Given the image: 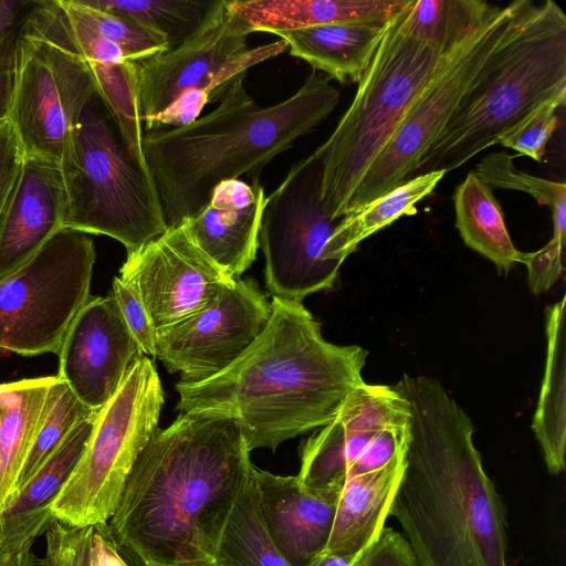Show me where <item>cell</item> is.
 Returning a JSON list of instances; mask_svg holds the SVG:
<instances>
[{
    "label": "cell",
    "mask_w": 566,
    "mask_h": 566,
    "mask_svg": "<svg viewBox=\"0 0 566 566\" xmlns=\"http://www.w3.org/2000/svg\"><path fill=\"white\" fill-rule=\"evenodd\" d=\"M57 356L56 377L98 412L144 353L111 291L106 296L91 297L78 311Z\"/></svg>",
    "instance_id": "16"
},
{
    "label": "cell",
    "mask_w": 566,
    "mask_h": 566,
    "mask_svg": "<svg viewBox=\"0 0 566 566\" xmlns=\"http://www.w3.org/2000/svg\"><path fill=\"white\" fill-rule=\"evenodd\" d=\"M66 193L59 165L23 157L0 217V281L25 264L64 228Z\"/></svg>",
    "instance_id": "18"
},
{
    "label": "cell",
    "mask_w": 566,
    "mask_h": 566,
    "mask_svg": "<svg viewBox=\"0 0 566 566\" xmlns=\"http://www.w3.org/2000/svg\"><path fill=\"white\" fill-rule=\"evenodd\" d=\"M492 62L424 153L412 178L454 170L536 109L566 101V14L553 0L514 1Z\"/></svg>",
    "instance_id": "5"
},
{
    "label": "cell",
    "mask_w": 566,
    "mask_h": 566,
    "mask_svg": "<svg viewBox=\"0 0 566 566\" xmlns=\"http://www.w3.org/2000/svg\"><path fill=\"white\" fill-rule=\"evenodd\" d=\"M350 566H420L409 543L391 527H384Z\"/></svg>",
    "instance_id": "37"
},
{
    "label": "cell",
    "mask_w": 566,
    "mask_h": 566,
    "mask_svg": "<svg viewBox=\"0 0 566 566\" xmlns=\"http://www.w3.org/2000/svg\"><path fill=\"white\" fill-rule=\"evenodd\" d=\"M565 302L546 308L547 350L545 370L532 429L541 446L548 472L565 470L566 453V332Z\"/></svg>",
    "instance_id": "25"
},
{
    "label": "cell",
    "mask_w": 566,
    "mask_h": 566,
    "mask_svg": "<svg viewBox=\"0 0 566 566\" xmlns=\"http://www.w3.org/2000/svg\"><path fill=\"white\" fill-rule=\"evenodd\" d=\"M473 172L493 189L526 192L552 211L553 221H566V185L532 176L515 168L506 151L491 153L475 166Z\"/></svg>",
    "instance_id": "33"
},
{
    "label": "cell",
    "mask_w": 566,
    "mask_h": 566,
    "mask_svg": "<svg viewBox=\"0 0 566 566\" xmlns=\"http://www.w3.org/2000/svg\"><path fill=\"white\" fill-rule=\"evenodd\" d=\"M252 474L272 542L291 566H307L327 545L342 489L311 488L254 465Z\"/></svg>",
    "instance_id": "17"
},
{
    "label": "cell",
    "mask_w": 566,
    "mask_h": 566,
    "mask_svg": "<svg viewBox=\"0 0 566 566\" xmlns=\"http://www.w3.org/2000/svg\"><path fill=\"white\" fill-rule=\"evenodd\" d=\"M60 3L97 35L117 45L128 61L146 59L167 50L165 36L128 17L96 9L84 0H60Z\"/></svg>",
    "instance_id": "32"
},
{
    "label": "cell",
    "mask_w": 566,
    "mask_h": 566,
    "mask_svg": "<svg viewBox=\"0 0 566 566\" xmlns=\"http://www.w3.org/2000/svg\"><path fill=\"white\" fill-rule=\"evenodd\" d=\"M96 92L59 0H35L15 48L9 122L23 157L59 165L67 136Z\"/></svg>",
    "instance_id": "8"
},
{
    "label": "cell",
    "mask_w": 566,
    "mask_h": 566,
    "mask_svg": "<svg viewBox=\"0 0 566 566\" xmlns=\"http://www.w3.org/2000/svg\"><path fill=\"white\" fill-rule=\"evenodd\" d=\"M92 526L77 527L74 566H91Z\"/></svg>",
    "instance_id": "43"
},
{
    "label": "cell",
    "mask_w": 566,
    "mask_h": 566,
    "mask_svg": "<svg viewBox=\"0 0 566 566\" xmlns=\"http://www.w3.org/2000/svg\"><path fill=\"white\" fill-rule=\"evenodd\" d=\"M55 376L0 385V515L17 496L18 481L34 444Z\"/></svg>",
    "instance_id": "24"
},
{
    "label": "cell",
    "mask_w": 566,
    "mask_h": 566,
    "mask_svg": "<svg viewBox=\"0 0 566 566\" xmlns=\"http://www.w3.org/2000/svg\"><path fill=\"white\" fill-rule=\"evenodd\" d=\"M272 305L253 280L238 279L209 306L156 331L154 356L187 384L233 364L264 329Z\"/></svg>",
    "instance_id": "14"
},
{
    "label": "cell",
    "mask_w": 566,
    "mask_h": 566,
    "mask_svg": "<svg viewBox=\"0 0 566 566\" xmlns=\"http://www.w3.org/2000/svg\"><path fill=\"white\" fill-rule=\"evenodd\" d=\"M96 9L128 17L161 34L167 50L193 35L221 0H84Z\"/></svg>",
    "instance_id": "30"
},
{
    "label": "cell",
    "mask_w": 566,
    "mask_h": 566,
    "mask_svg": "<svg viewBox=\"0 0 566 566\" xmlns=\"http://www.w3.org/2000/svg\"><path fill=\"white\" fill-rule=\"evenodd\" d=\"M164 401L157 369L144 355L97 412L78 462L50 506L54 520L78 528L108 523L135 462L159 430Z\"/></svg>",
    "instance_id": "9"
},
{
    "label": "cell",
    "mask_w": 566,
    "mask_h": 566,
    "mask_svg": "<svg viewBox=\"0 0 566 566\" xmlns=\"http://www.w3.org/2000/svg\"><path fill=\"white\" fill-rule=\"evenodd\" d=\"M410 407L406 467L390 515L420 566H509L504 503L473 443L474 426L434 378L394 386Z\"/></svg>",
    "instance_id": "2"
},
{
    "label": "cell",
    "mask_w": 566,
    "mask_h": 566,
    "mask_svg": "<svg viewBox=\"0 0 566 566\" xmlns=\"http://www.w3.org/2000/svg\"><path fill=\"white\" fill-rule=\"evenodd\" d=\"M239 75L213 99L219 105L185 126L144 132L142 151L167 229L197 216L222 181L264 167L336 108L339 91L313 71L286 99L260 106Z\"/></svg>",
    "instance_id": "4"
},
{
    "label": "cell",
    "mask_w": 566,
    "mask_h": 566,
    "mask_svg": "<svg viewBox=\"0 0 566 566\" xmlns=\"http://www.w3.org/2000/svg\"><path fill=\"white\" fill-rule=\"evenodd\" d=\"M405 467L406 452L377 471L345 481L332 532L321 554L357 555L375 541L390 515Z\"/></svg>",
    "instance_id": "21"
},
{
    "label": "cell",
    "mask_w": 566,
    "mask_h": 566,
    "mask_svg": "<svg viewBox=\"0 0 566 566\" xmlns=\"http://www.w3.org/2000/svg\"><path fill=\"white\" fill-rule=\"evenodd\" d=\"M119 276L137 291L156 331L209 306L238 280L193 243L184 224L127 255Z\"/></svg>",
    "instance_id": "15"
},
{
    "label": "cell",
    "mask_w": 566,
    "mask_h": 566,
    "mask_svg": "<svg viewBox=\"0 0 566 566\" xmlns=\"http://www.w3.org/2000/svg\"><path fill=\"white\" fill-rule=\"evenodd\" d=\"M356 555L319 554L307 566H350Z\"/></svg>",
    "instance_id": "44"
},
{
    "label": "cell",
    "mask_w": 566,
    "mask_h": 566,
    "mask_svg": "<svg viewBox=\"0 0 566 566\" xmlns=\"http://www.w3.org/2000/svg\"><path fill=\"white\" fill-rule=\"evenodd\" d=\"M548 243L536 252H525L523 264L527 268L530 290L538 295L548 291L564 274L566 230L553 228Z\"/></svg>",
    "instance_id": "35"
},
{
    "label": "cell",
    "mask_w": 566,
    "mask_h": 566,
    "mask_svg": "<svg viewBox=\"0 0 566 566\" xmlns=\"http://www.w3.org/2000/svg\"><path fill=\"white\" fill-rule=\"evenodd\" d=\"M403 8L388 20L349 107L314 150L322 167L321 198L333 220L344 217L363 175L450 50L406 35L401 30Z\"/></svg>",
    "instance_id": "7"
},
{
    "label": "cell",
    "mask_w": 566,
    "mask_h": 566,
    "mask_svg": "<svg viewBox=\"0 0 566 566\" xmlns=\"http://www.w3.org/2000/svg\"><path fill=\"white\" fill-rule=\"evenodd\" d=\"M452 200L455 227L469 248L492 261L499 271L509 272L523 263L525 252L515 248L493 190L473 170L457 186Z\"/></svg>",
    "instance_id": "26"
},
{
    "label": "cell",
    "mask_w": 566,
    "mask_h": 566,
    "mask_svg": "<svg viewBox=\"0 0 566 566\" xmlns=\"http://www.w3.org/2000/svg\"><path fill=\"white\" fill-rule=\"evenodd\" d=\"M112 292L126 325L145 355L154 356L156 329L137 291L120 276L113 280Z\"/></svg>",
    "instance_id": "36"
},
{
    "label": "cell",
    "mask_w": 566,
    "mask_h": 566,
    "mask_svg": "<svg viewBox=\"0 0 566 566\" xmlns=\"http://www.w3.org/2000/svg\"><path fill=\"white\" fill-rule=\"evenodd\" d=\"M8 566H42V560L33 553L32 546H29L13 555Z\"/></svg>",
    "instance_id": "45"
},
{
    "label": "cell",
    "mask_w": 566,
    "mask_h": 566,
    "mask_svg": "<svg viewBox=\"0 0 566 566\" xmlns=\"http://www.w3.org/2000/svg\"><path fill=\"white\" fill-rule=\"evenodd\" d=\"M256 339L227 369L193 384L178 381L177 409L234 418L250 451L281 443L333 421L365 380L368 352L327 342L302 302L272 297Z\"/></svg>",
    "instance_id": "3"
},
{
    "label": "cell",
    "mask_w": 566,
    "mask_h": 566,
    "mask_svg": "<svg viewBox=\"0 0 566 566\" xmlns=\"http://www.w3.org/2000/svg\"><path fill=\"white\" fill-rule=\"evenodd\" d=\"M35 0H0V43L19 29Z\"/></svg>",
    "instance_id": "42"
},
{
    "label": "cell",
    "mask_w": 566,
    "mask_h": 566,
    "mask_svg": "<svg viewBox=\"0 0 566 566\" xmlns=\"http://www.w3.org/2000/svg\"><path fill=\"white\" fill-rule=\"evenodd\" d=\"M20 28L0 43V124L9 120L12 108L15 87V48Z\"/></svg>",
    "instance_id": "40"
},
{
    "label": "cell",
    "mask_w": 566,
    "mask_h": 566,
    "mask_svg": "<svg viewBox=\"0 0 566 566\" xmlns=\"http://www.w3.org/2000/svg\"><path fill=\"white\" fill-rule=\"evenodd\" d=\"M321 179V160L313 153L295 163L265 199L259 245L272 297L302 302L336 285L342 264L324 253L340 219L333 220L322 201Z\"/></svg>",
    "instance_id": "12"
},
{
    "label": "cell",
    "mask_w": 566,
    "mask_h": 566,
    "mask_svg": "<svg viewBox=\"0 0 566 566\" xmlns=\"http://www.w3.org/2000/svg\"><path fill=\"white\" fill-rule=\"evenodd\" d=\"M22 151L10 122L0 124V217L22 164Z\"/></svg>",
    "instance_id": "38"
},
{
    "label": "cell",
    "mask_w": 566,
    "mask_h": 566,
    "mask_svg": "<svg viewBox=\"0 0 566 566\" xmlns=\"http://www.w3.org/2000/svg\"><path fill=\"white\" fill-rule=\"evenodd\" d=\"M248 22L221 0L202 27L180 45L130 61L139 120L144 128L182 93L198 88L210 103L253 65L287 50L283 40L248 48Z\"/></svg>",
    "instance_id": "13"
},
{
    "label": "cell",
    "mask_w": 566,
    "mask_h": 566,
    "mask_svg": "<svg viewBox=\"0 0 566 566\" xmlns=\"http://www.w3.org/2000/svg\"><path fill=\"white\" fill-rule=\"evenodd\" d=\"M388 22V21H387ZM335 23L276 32L289 53L338 83H358L386 24Z\"/></svg>",
    "instance_id": "22"
},
{
    "label": "cell",
    "mask_w": 566,
    "mask_h": 566,
    "mask_svg": "<svg viewBox=\"0 0 566 566\" xmlns=\"http://www.w3.org/2000/svg\"><path fill=\"white\" fill-rule=\"evenodd\" d=\"M213 562L216 566H291L264 526L253 474L227 518Z\"/></svg>",
    "instance_id": "28"
},
{
    "label": "cell",
    "mask_w": 566,
    "mask_h": 566,
    "mask_svg": "<svg viewBox=\"0 0 566 566\" xmlns=\"http://www.w3.org/2000/svg\"><path fill=\"white\" fill-rule=\"evenodd\" d=\"M261 181H222L206 207L182 223L193 243L233 279L252 265L265 203Z\"/></svg>",
    "instance_id": "19"
},
{
    "label": "cell",
    "mask_w": 566,
    "mask_h": 566,
    "mask_svg": "<svg viewBox=\"0 0 566 566\" xmlns=\"http://www.w3.org/2000/svg\"><path fill=\"white\" fill-rule=\"evenodd\" d=\"M153 566V565H147ZM170 566H216L213 562L209 560H201V562H193V563H185V564H177V565H170Z\"/></svg>",
    "instance_id": "46"
},
{
    "label": "cell",
    "mask_w": 566,
    "mask_h": 566,
    "mask_svg": "<svg viewBox=\"0 0 566 566\" xmlns=\"http://www.w3.org/2000/svg\"><path fill=\"white\" fill-rule=\"evenodd\" d=\"M15 555V554H14ZM13 555H10L0 549V566H8Z\"/></svg>",
    "instance_id": "47"
},
{
    "label": "cell",
    "mask_w": 566,
    "mask_h": 566,
    "mask_svg": "<svg viewBox=\"0 0 566 566\" xmlns=\"http://www.w3.org/2000/svg\"><path fill=\"white\" fill-rule=\"evenodd\" d=\"M77 527L54 521L45 532L42 566H74Z\"/></svg>",
    "instance_id": "39"
},
{
    "label": "cell",
    "mask_w": 566,
    "mask_h": 566,
    "mask_svg": "<svg viewBox=\"0 0 566 566\" xmlns=\"http://www.w3.org/2000/svg\"><path fill=\"white\" fill-rule=\"evenodd\" d=\"M562 106L564 105L560 103H551L536 109L499 144L541 163L546 151V144L559 126L557 109Z\"/></svg>",
    "instance_id": "34"
},
{
    "label": "cell",
    "mask_w": 566,
    "mask_h": 566,
    "mask_svg": "<svg viewBox=\"0 0 566 566\" xmlns=\"http://www.w3.org/2000/svg\"><path fill=\"white\" fill-rule=\"evenodd\" d=\"M59 167L66 193L64 228L111 237L127 255L167 230L150 176L129 153L97 91L67 136Z\"/></svg>",
    "instance_id": "6"
},
{
    "label": "cell",
    "mask_w": 566,
    "mask_h": 566,
    "mask_svg": "<svg viewBox=\"0 0 566 566\" xmlns=\"http://www.w3.org/2000/svg\"><path fill=\"white\" fill-rule=\"evenodd\" d=\"M96 261L87 233L63 228L25 264L0 281V353L57 354L91 298Z\"/></svg>",
    "instance_id": "11"
},
{
    "label": "cell",
    "mask_w": 566,
    "mask_h": 566,
    "mask_svg": "<svg viewBox=\"0 0 566 566\" xmlns=\"http://www.w3.org/2000/svg\"><path fill=\"white\" fill-rule=\"evenodd\" d=\"M409 0H230L252 32L297 30L335 23L385 24Z\"/></svg>",
    "instance_id": "23"
},
{
    "label": "cell",
    "mask_w": 566,
    "mask_h": 566,
    "mask_svg": "<svg viewBox=\"0 0 566 566\" xmlns=\"http://www.w3.org/2000/svg\"><path fill=\"white\" fill-rule=\"evenodd\" d=\"M482 0H409L401 13V30L412 39L448 51L489 13Z\"/></svg>",
    "instance_id": "29"
},
{
    "label": "cell",
    "mask_w": 566,
    "mask_h": 566,
    "mask_svg": "<svg viewBox=\"0 0 566 566\" xmlns=\"http://www.w3.org/2000/svg\"><path fill=\"white\" fill-rule=\"evenodd\" d=\"M446 174L438 170L415 176L354 213L343 217L326 244L324 259L343 264L361 241L402 216L416 214L417 203L434 191Z\"/></svg>",
    "instance_id": "27"
},
{
    "label": "cell",
    "mask_w": 566,
    "mask_h": 566,
    "mask_svg": "<svg viewBox=\"0 0 566 566\" xmlns=\"http://www.w3.org/2000/svg\"><path fill=\"white\" fill-rule=\"evenodd\" d=\"M91 566H128L119 553L108 523L92 526Z\"/></svg>",
    "instance_id": "41"
},
{
    "label": "cell",
    "mask_w": 566,
    "mask_h": 566,
    "mask_svg": "<svg viewBox=\"0 0 566 566\" xmlns=\"http://www.w3.org/2000/svg\"><path fill=\"white\" fill-rule=\"evenodd\" d=\"M95 413L97 412L85 406L72 389L55 376L49 390L40 430L19 476L17 495L74 427Z\"/></svg>",
    "instance_id": "31"
},
{
    "label": "cell",
    "mask_w": 566,
    "mask_h": 566,
    "mask_svg": "<svg viewBox=\"0 0 566 566\" xmlns=\"http://www.w3.org/2000/svg\"><path fill=\"white\" fill-rule=\"evenodd\" d=\"M97 413L78 423L0 515V549L14 555L32 546L55 521L50 506L78 462Z\"/></svg>",
    "instance_id": "20"
},
{
    "label": "cell",
    "mask_w": 566,
    "mask_h": 566,
    "mask_svg": "<svg viewBox=\"0 0 566 566\" xmlns=\"http://www.w3.org/2000/svg\"><path fill=\"white\" fill-rule=\"evenodd\" d=\"M250 452L234 418L180 413L156 432L126 481L108 521L119 549L143 566L213 562L227 518L252 475Z\"/></svg>",
    "instance_id": "1"
},
{
    "label": "cell",
    "mask_w": 566,
    "mask_h": 566,
    "mask_svg": "<svg viewBox=\"0 0 566 566\" xmlns=\"http://www.w3.org/2000/svg\"><path fill=\"white\" fill-rule=\"evenodd\" d=\"M514 1L494 6L441 57L395 133L363 175L344 217L412 178L424 153L483 75L510 28Z\"/></svg>",
    "instance_id": "10"
}]
</instances>
